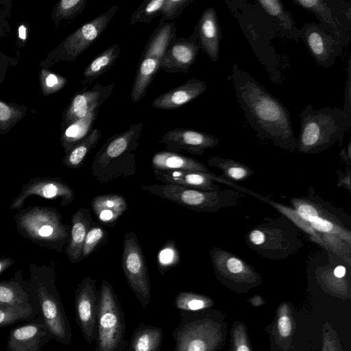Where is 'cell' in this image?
Here are the masks:
<instances>
[{
	"label": "cell",
	"mask_w": 351,
	"mask_h": 351,
	"mask_svg": "<svg viewBox=\"0 0 351 351\" xmlns=\"http://www.w3.org/2000/svg\"><path fill=\"white\" fill-rule=\"evenodd\" d=\"M350 54H349L348 58V66H347V80L345 86V104L343 108L342 109L344 116L347 120L348 125L351 127V96H350Z\"/></svg>",
	"instance_id": "cell-47"
},
{
	"label": "cell",
	"mask_w": 351,
	"mask_h": 351,
	"mask_svg": "<svg viewBox=\"0 0 351 351\" xmlns=\"http://www.w3.org/2000/svg\"><path fill=\"white\" fill-rule=\"evenodd\" d=\"M108 241V232L100 224L94 222L88 231L82 253V258L90 256L98 247L104 245Z\"/></svg>",
	"instance_id": "cell-39"
},
{
	"label": "cell",
	"mask_w": 351,
	"mask_h": 351,
	"mask_svg": "<svg viewBox=\"0 0 351 351\" xmlns=\"http://www.w3.org/2000/svg\"><path fill=\"white\" fill-rule=\"evenodd\" d=\"M118 9L119 5H112L78 27L49 53L47 62L51 64L60 61H75L102 34Z\"/></svg>",
	"instance_id": "cell-10"
},
{
	"label": "cell",
	"mask_w": 351,
	"mask_h": 351,
	"mask_svg": "<svg viewBox=\"0 0 351 351\" xmlns=\"http://www.w3.org/2000/svg\"><path fill=\"white\" fill-rule=\"evenodd\" d=\"M169 152L182 150L191 154L202 156L206 149L217 146L219 141L211 134L190 128H176L168 130L160 141Z\"/></svg>",
	"instance_id": "cell-17"
},
{
	"label": "cell",
	"mask_w": 351,
	"mask_h": 351,
	"mask_svg": "<svg viewBox=\"0 0 351 351\" xmlns=\"http://www.w3.org/2000/svg\"><path fill=\"white\" fill-rule=\"evenodd\" d=\"M122 269L127 283L141 306L146 308L151 299V284L146 260L134 232L125 234L122 253Z\"/></svg>",
	"instance_id": "cell-11"
},
{
	"label": "cell",
	"mask_w": 351,
	"mask_h": 351,
	"mask_svg": "<svg viewBox=\"0 0 351 351\" xmlns=\"http://www.w3.org/2000/svg\"><path fill=\"white\" fill-rule=\"evenodd\" d=\"M67 83L66 79L60 75L43 70L40 74V84L43 94H52L62 89Z\"/></svg>",
	"instance_id": "cell-46"
},
{
	"label": "cell",
	"mask_w": 351,
	"mask_h": 351,
	"mask_svg": "<svg viewBox=\"0 0 351 351\" xmlns=\"http://www.w3.org/2000/svg\"><path fill=\"white\" fill-rule=\"evenodd\" d=\"M208 303L204 297L191 292H180L175 298L176 307L180 311L201 310L206 307Z\"/></svg>",
	"instance_id": "cell-42"
},
{
	"label": "cell",
	"mask_w": 351,
	"mask_h": 351,
	"mask_svg": "<svg viewBox=\"0 0 351 351\" xmlns=\"http://www.w3.org/2000/svg\"><path fill=\"white\" fill-rule=\"evenodd\" d=\"M228 79L233 84L245 119L258 136L283 149L295 152L296 138L287 107L237 64L232 65Z\"/></svg>",
	"instance_id": "cell-1"
},
{
	"label": "cell",
	"mask_w": 351,
	"mask_h": 351,
	"mask_svg": "<svg viewBox=\"0 0 351 351\" xmlns=\"http://www.w3.org/2000/svg\"><path fill=\"white\" fill-rule=\"evenodd\" d=\"M94 222L88 208L82 207L73 213L69 239L65 248V253L71 263H77L82 260L84 240Z\"/></svg>",
	"instance_id": "cell-25"
},
{
	"label": "cell",
	"mask_w": 351,
	"mask_h": 351,
	"mask_svg": "<svg viewBox=\"0 0 351 351\" xmlns=\"http://www.w3.org/2000/svg\"><path fill=\"white\" fill-rule=\"evenodd\" d=\"M300 130L296 150L302 154H317L336 143H341L350 129L342 109L325 107L314 109L306 105L300 115Z\"/></svg>",
	"instance_id": "cell-3"
},
{
	"label": "cell",
	"mask_w": 351,
	"mask_h": 351,
	"mask_svg": "<svg viewBox=\"0 0 351 351\" xmlns=\"http://www.w3.org/2000/svg\"><path fill=\"white\" fill-rule=\"evenodd\" d=\"M201 46L195 28L189 38L176 37L168 47L160 69L169 73H187L195 62Z\"/></svg>",
	"instance_id": "cell-16"
},
{
	"label": "cell",
	"mask_w": 351,
	"mask_h": 351,
	"mask_svg": "<svg viewBox=\"0 0 351 351\" xmlns=\"http://www.w3.org/2000/svg\"><path fill=\"white\" fill-rule=\"evenodd\" d=\"M90 207L100 223L114 227L119 217L127 210L128 205L123 195L106 193L94 197Z\"/></svg>",
	"instance_id": "cell-26"
},
{
	"label": "cell",
	"mask_w": 351,
	"mask_h": 351,
	"mask_svg": "<svg viewBox=\"0 0 351 351\" xmlns=\"http://www.w3.org/2000/svg\"><path fill=\"white\" fill-rule=\"evenodd\" d=\"M154 174L163 184H177L202 191L220 190L221 187L215 182L227 183V180L219 178L212 172L154 170Z\"/></svg>",
	"instance_id": "cell-21"
},
{
	"label": "cell",
	"mask_w": 351,
	"mask_h": 351,
	"mask_svg": "<svg viewBox=\"0 0 351 351\" xmlns=\"http://www.w3.org/2000/svg\"><path fill=\"white\" fill-rule=\"evenodd\" d=\"M195 28L201 49L206 53L213 62H217L219 57L221 31L213 7H208L203 11Z\"/></svg>",
	"instance_id": "cell-22"
},
{
	"label": "cell",
	"mask_w": 351,
	"mask_h": 351,
	"mask_svg": "<svg viewBox=\"0 0 351 351\" xmlns=\"http://www.w3.org/2000/svg\"><path fill=\"white\" fill-rule=\"evenodd\" d=\"M151 165L154 170L211 173L207 167L199 161L167 150L156 152L152 158Z\"/></svg>",
	"instance_id": "cell-27"
},
{
	"label": "cell",
	"mask_w": 351,
	"mask_h": 351,
	"mask_svg": "<svg viewBox=\"0 0 351 351\" xmlns=\"http://www.w3.org/2000/svg\"><path fill=\"white\" fill-rule=\"evenodd\" d=\"M99 291L96 280L86 277L78 285L75 294V319L84 340L92 345L97 339Z\"/></svg>",
	"instance_id": "cell-13"
},
{
	"label": "cell",
	"mask_w": 351,
	"mask_h": 351,
	"mask_svg": "<svg viewBox=\"0 0 351 351\" xmlns=\"http://www.w3.org/2000/svg\"><path fill=\"white\" fill-rule=\"evenodd\" d=\"M247 245L271 260H282L303 246L297 227L285 217L254 227L245 236Z\"/></svg>",
	"instance_id": "cell-7"
},
{
	"label": "cell",
	"mask_w": 351,
	"mask_h": 351,
	"mask_svg": "<svg viewBox=\"0 0 351 351\" xmlns=\"http://www.w3.org/2000/svg\"><path fill=\"white\" fill-rule=\"evenodd\" d=\"M302 8L315 14L320 24L345 46L349 43L351 29V5L343 1L292 0Z\"/></svg>",
	"instance_id": "cell-12"
},
{
	"label": "cell",
	"mask_w": 351,
	"mask_h": 351,
	"mask_svg": "<svg viewBox=\"0 0 351 351\" xmlns=\"http://www.w3.org/2000/svg\"><path fill=\"white\" fill-rule=\"evenodd\" d=\"M237 351H250L247 346L245 345H240L237 347Z\"/></svg>",
	"instance_id": "cell-54"
},
{
	"label": "cell",
	"mask_w": 351,
	"mask_h": 351,
	"mask_svg": "<svg viewBox=\"0 0 351 351\" xmlns=\"http://www.w3.org/2000/svg\"><path fill=\"white\" fill-rule=\"evenodd\" d=\"M29 196L47 199H60V205L66 206L74 200L73 189L59 177H34L25 183L10 205L11 210L22 209Z\"/></svg>",
	"instance_id": "cell-14"
},
{
	"label": "cell",
	"mask_w": 351,
	"mask_h": 351,
	"mask_svg": "<svg viewBox=\"0 0 351 351\" xmlns=\"http://www.w3.org/2000/svg\"><path fill=\"white\" fill-rule=\"evenodd\" d=\"M179 262V253L173 241L165 243L158 255V267L161 274H164L171 267Z\"/></svg>",
	"instance_id": "cell-44"
},
{
	"label": "cell",
	"mask_w": 351,
	"mask_h": 351,
	"mask_svg": "<svg viewBox=\"0 0 351 351\" xmlns=\"http://www.w3.org/2000/svg\"><path fill=\"white\" fill-rule=\"evenodd\" d=\"M208 164L219 169L222 174L218 177L227 181L245 180L254 174V171L247 166L232 159L214 156L208 159Z\"/></svg>",
	"instance_id": "cell-34"
},
{
	"label": "cell",
	"mask_w": 351,
	"mask_h": 351,
	"mask_svg": "<svg viewBox=\"0 0 351 351\" xmlns=\"http://www.w3.org/2000/svg\"><path fill=\"white\" fill-rule=\"evenodd\" d=\"M318 234L324 243L326 250L332 251L336 255L339 256L343 261L350 265L351 245L335 235L323 233Z\"/></svg>",
	"instance_id": "cell-43"
},
{
	"label": "cell",
	"mask_w": 351,
	"mask_h": 351,
	"mask_svg": "<svg viewBox=\"0 0 351 351\" xmlns=\"http://www.w3.org/2000/svg\"><path fill=\"white\" fill-rule=\"evenodd\" d=\"M1 33H3V32L0 29V37L1 36Z\"/></svg>",
	"instance_id": "cell-55"
},
{
	"label": "cell",
	"mask_w": 351,
	"mask_h": 351,
	"mask_svg": "<svg viewBox=\"0 0 351 351\" xmlns=\"http://www.w3.org/2000/svg\"><path fill=\"white\" fill-rule=\"evenodd\" d=\"M51 339H53L51 335L38 315L26 324L10 330L6 351H41Z\"/></svg>",
	"instance_id": "cell-18"
},
{
	"label": "cell",
	"mask_w": 351,
	"mask_h": 351,
	"mask_svg": "<svg viewBox=\"0 0 351 351\" xmlns=\"http://www.w3.org/2000/svg\"><path fill=\"white\" fill-rule=\"evenodd\" d=\"M346 273V268L343 265H338L337 266L333 271V274L336 278H343Z\"/></svg>",
	"instance_id": "cell-52"
},
{
	"label": "cell",
	"mask_w": 351,
	"mask_h": 351,
	"mask_svg": "<svg viewBox=\"0 0 351 351\" xmlns=\"http://www.w3.org/2000/svg\"><path fill=\"white\" fill-rule=\"evenodd\" d=\"M161 60L154 58H140L132 90V103H138L147 93V90L160 69Z\"/></svg>",
	"instance_id": "cell-29"
},
{
	"label": "cell",
	"mask_w": 351,
	"mask_h": 351,
	"mask_svg": "<svg viewBox=\"0 0 351 351\" xmlns=\"http://www.w3.org/2000/svg\"><path fill=\"white\" fill-rule=\"evenodd\" d=\"M114 84L102 86L96 83L92 88L85 87L75 93L62 114V128L85 117L96 107H100L111 95Z\"/></svg>",
	"instance_id": "cell-19"
},
{
	"label": "cell",
	"mask_w": 351,
	"mask_h": 351,
	"mask_svg": "<svg viewBox=\"0 0 351 351\" xmlns=\"http://www.w3.org/2000/svg\"><path fill=\"white\" fill-rule=\"evenodd\" d=\"M209 254L213 267L220 276L245 280H252L256 276L253 267L226 250L214 247Z\"/></svg>",
	"instance_id": "cell-24"
},
{
	"label": "cell",
	"mask_w": 351,
	"mask_h": 351,
	"mask_svg": "<svg viewBox=\"0 0 351 351\" xmlns=\"http://www.w3.org/2000/svg\"><path fill=\"white\" fill-rule=\"evenodd\" d=\"M32 287L35 291L40 308L39 315L53 339L63 346L72 341V331L56 285V271L53 263L29 265Z\"/></svg>",
	"instance_id": "cell-4"
},
{
	"label": "cell",
	"mask_w": 351,
	"mask_h": 351,
	"mask_svg": "<svg viewBox=\"0 0 351 351\" xmlns=\"http://www.w3.org/2000/svg\"><path fill=\"white\" fill-rule=\"evenodd\" d=\"M254 196L275 208L282 216L291 221L297 228H299L307 234L314 242L326 248L325 244L321 239L319 234L292 207L285 206L256 193L254 194Z\"/></svg>",
	"instance_id": "cell-35"
},
{
	"label": "cell",
	"mask_w": 351,
	"mask_h": 351,
	"mask_svg": "<svg viewBox=\"0 0 351 351\" xmlns=\"http://www.w3.org/2000/svg\"><path fill=\"white\" fill-rule=\"evenodd\" d=\"M256 3L267 14L278 20L285 29L291 31L293 29L295 23L292 16L285 10L281 1L259 0Z\"/></svg>",
	"instance_id": "cell-37"
},
{
	"label": "cell",
	"mask_w": 351,
	"mask_h": 351,
	"mask_svg": "<svg viewBox=\"0 0 351 351\" xmlns=\"http://www.w3.org/2000/svg\"><path fill=\"white\" fill-rule=\"evenodd\" d=\"M14 219L19 234L41 247L62 252L69 241L71 226L64 223L56 208L29 206L16 213Z\"/></svg>",
	"instance_id": "cell-5"
},
{
	"label": "cell",
	"mask_w": 351,
	"mask_h": 351,
	"mask_svg": "<svg viewBox=\"0 0 351 351\" xmlns=\"http://www.w3.org/2000/svg\"><path fill=\"white\" fill-rule=\"evenodd\" d=\"M38 315L30 309L18 306H0V327L20 322H28Z\"/></svg>",
	"instance_id": "cell-40"
},
{
	"label": "cell",
	"mask_w": 351,
	"mask_h": 351,
	"mask_svg": "<svg viewBox=\"0 0 351 351\" xmlns=\"http://www.w3.org/2000/svg\"><path fill=\"white\" fill-rule=\"evenodd\" d=\"M14 263L13 258L10 257L0 258V275L10 267Z\"/></svg>",
	"instance_id": "cell-51"
},
{
	"label": "cell",
	"mask_w": 351,
	"mask_h": 351,
	"mask_svg": "<svg viewBox=\"0 0 351 351\" xmlns=\"http://www.w3.org/2000/svg\"><path fill=\"white\" fill-rule=\"evenodd\" d=\"M177 37L176 23L159 22L149 37L140 58H154L162 60L170 43Z\"/></svg>",
	"instance_id": "cell-28"
},
{
	"label": "cell",
	"mask_w": 351,
	"mask_h": 351,
	"mask_svg": "<svg viewBox=\"0 0 351 351\" xmlns=\"http://www.w3.org/2000/svg\"><path fill=\"white\" fill-rule=\"evenodd\" d=\"M19 35L21 39L25 40L26 38V28L21 25L19 29Z\"/></svg>",
	"instance_id": "cell-53"
},
{
	"label": "cell",
	"mask_w": 351,
	"mask_h": 351,
	"mask_svg": "<svg viewBox=\"0 0 351 351\" xmlns=\"http://www.w3.org/2000/svg\"><path fill=\"white\" fill-rule=\"evenodd\" d=\"M278 328L280 335L283 337H288L291 331V324L287 315H282L278 319Z\"/></svg>",
	"instance_id": "cell-48"
},
{
	"label": "cell",
	"mask_w": 351,
	"mask_h": 351,
	"mask_svg": "<svg viewBox=\"0 0 351 351\" xmlns=\"http://www.w3.org/2000/svg\"><path fill=\"white\" fill-rule=\"evenodd\" d=\"M337 174L339 178L337 186H343L350 193L351 184L350 167H348L347 172H342L341 170H338L337 171Z\"/></svg>",
	"instance_id": "cell-49"
},
{
	"label": "cell",
	"mask_w": 351,
	"mask_h": 351,
	"mask_svg": "<svg viewBox=\"0 0 351 351\" xmlns=\"http://www.w3.org/2000/svg\"><path fill=\"white\" fill-rule=\"evenodd\" d=\"M95 351H125V322L119 299L108 281L103 279L99 290Z\"/></svg>",
	"instance_id": "cell-9"
},
{
	"label": "cell",
	"mask_w": 351,
	"mask_h": 351,
	"mask_svg": "<svg viewBox=\"0 0 351 351\" xmlns=\"http://www.w3.org/2000/svg\"><path fill=\"white\" fill-rule=\"evenodd\" d=\"M25 111L22 106L0 100V133L8 132L25 115Z\"/></svg>",
	"instance_id": "cell-41"
},
{
	"label": "cell",
	"mask_w": 351,
	"mask_h": 351,
	"mask_svg": "<svg viewBox=\"0 0 351 351\" xmlns=\"http://www.w3.org/2000/svg\"><path fill=\"white\" fill-rule=\"evenodd\" d=\"M143 126L142 123L130 124L126 131L106 139L97 152L91 165V173L100 184L136 173L135 150L139 145Z\"/></svg>",
	"instance_id": "cell-2"
},
{
	"label": "cell",
	"mask_w": 351,
	"mask_h": 351,
	"mask_svg": "<svg viewBox=\"0 0 351 351\" xmlns=\"http://www.w3.org/2000/svg\"><path fill=\"white\" fill-rule=\"evenodd\" d=\"M121 52L118 44H114L94 58L83 73L82 84L84 86L92 84L97 78L107 72L116 62Z\"/></svg>",
	"instance_id": "cell-32"
},
{
	"label": "cell",
	"mask_w": 351,
	"mask_h": 351,
	"mask_svg": "<svg viewBox=\"0 0 351 351\" xmlns=\"http://www.w3.org/2000/svg\"><path fill=\"white\" fill-rule=\"evenodd\" d=\"M195 0H164L159 22L173 21Z\"/></svg>",
	"instance_id": "cell-45"
},
{
	"label": "cell",
	"mask_w": 351,
	"mask_h": 351,
	"mask_svg": "<svg viewBox=\"0 0 351 351\" xmlns=\"http://www.w3.org/2000/svg\"><path fill=\"white\" fill-rule=\"evenodd\" d=\"M0 306L22 307L39 315L37 295L29 280L23 278L21 271L9 280L0 281Z\"/></svg>",
	"instance_id": "cell-20"
},
{
	"label": "cell",
	"mask_w": 351,
	"mask_h": 351,
	"mask_svg": "<svg viewBox=\"0 0 351 351\" xmlns=\"http://www.w3.org/2000/svg\"><path fill=\"white\" fill-rule=\"evenodd\" d=\"M163 339L162 330L140 323L134 331L126 351H159Z\"/></svg>",
	"instance_id": "cell-31"
},
{
	"label": "cell",
	"mask_w": 351,
	"mask_h": 351,
	"mask_svg": "<svg viewBox=\"0 0 351 351\" xmlns=\"http://www.w3.org/2000/svg\"><path fill=\"white\" fill-rule=\"evenodd\" d=\"M300 34L316 63L326 69L333 66L345 46L320 23H305Z\"/></svg>",
	"instance_id": "cell-15"
},
{
	"label": "cell",
	"mask_w": 351,
	"mask_h": 351,
	"mask_svg": "<svg viewBox=\"0 0 351 351\" xmlns=\"http://www.w3.org/2000/svg\"><path fill=\"white\" fill-rule=\"evenodd\" d=\"M290 204L317 233L335 235L351 245L349 216L321 198L313 189H308L307 196L291 198Z\"/></svg>",
	"instance_id": "cell-8"
},
{
	"label": "cell",
	"mask_w": 351,
	"mask_h": 351,
	"mask_svg": "<svg viewBox=\"0 0 351 351\" xmlns=\"http://www.w3.org/2000/svg\"><path fill=\"white\" fill-rule=\"evenodd\" d=\"M164 0H145L133 12L130 25L137 23H150L155 17L160 16Z\"/></svg>",
	"instance_id": "cell-38"
},
{
	"label": "cell",
	"mask_w": 351,
	"mask_h": 351,
	"mask_svg": "<svg viewBox=\"0 0 351 351\" xmlns=\"http://www.w3.org/2000/svg\"><path fill=\"white\" fill-rule=\"evenodd\" d=\"M206 88L205 82L191 77L180 86L156 97L151 106L157 109H176L195 99Z\"/></svg>",
	"instance_id": "cell-23"
},
{
	"label": "cell",
	"mask_w": 351,
	"mask_h": 351,
	"mask_svg": "<svg viewBox=\"0 0 351 351\" xmlns=\"http://www.w3.org/2000/svg\"><path fill=\"white\" fill-rule=\"evenodd\" d=\"M143 191L196 212L215 213L239 205L245 195L237 189L202 191L173 184H143Z\"/></svg>",
	"instance_id": "cell-6"
},
{
	"label": "cell",
	"mask_w": 351,
	"mask_h": 351,
	"mask_svg": "<svg viewBox=\"0 0 351 351\" xmlns=\"http://www.w3.org/2000/svg\"><path fill=\"white\" fill-rule=\"evenodd\" d=\"M87 0H61L54 6L52 20L57 25L62 20H69L79 16L85 8Z\"/></svg>",
	"instance_id": "cell-36"
},
{
	"label": "cell",
	"mask_w": 351,
	"mask_h": 351,
	"mask_svg": "<svg viewBox=\"0 0 351 351\" xmlns=\"http://www.w3.org/2000/svg\"><path fill=\"white\" fill-rule=\"evenodd\" d=\"M100 107H96L85 117L70 124L62 132L60 141L64 153H67L93 130Z\"/></svg>",
	"instance_id": "cell-30"
},
{
	"label": "cell",
	"mask_w": 351,
	"mask_h": 351,
	"mask_svg": "<svg viewBox=\"0 0 351 351\" xmlns=\"http://www.w3.org/2000/svg\"><path fill=\"white\" fill-rule=\"evenodd\" d=\"M101 131L99 129H93L87 136L65 154L62 164L72 169L84 167L88 155L97 145L101 137Z\"/></svg>",
	"instance_id": "cell-33"
},
{
	"label": "cell",
	"mask_w": 351,
	"mask_h": 351,
	"mask_svg": "<svg viewBox=\"0 0 351 351\" xmlns=\"http://www.w3.org/2000/svg\"><path fill=\"white\" fill-rule=\"evenodd\" d=\"M340 156L346 162L348 167L351 165V143L349 142L344 148L341 150Z\"/></svg>",
	"instance_id": "cell-50"
}]
</instances>
